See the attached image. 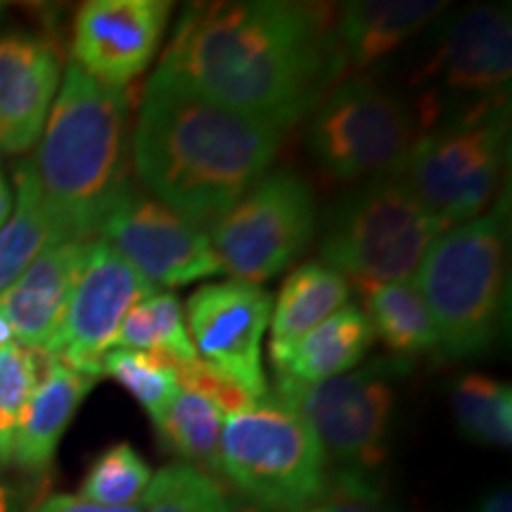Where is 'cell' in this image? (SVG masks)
Returning <instances> with one entry per match:
<instances>
[{
	"mask_svg": "<svg viewBox=\"0 0 512 512\" xmlns=\"http://www.w3.org/2000/svg\"><path fill=\"white\" fill-rule=\"evenodd\" d=\"M332 19L325 5L280 0L188 5L159 72L283 131L344 76Z\"/></svg>",
	"mask_w": 512,
	"mask_h": 512,
	"instance_id": "1",
	"label": "cell"
},
{
	"mask_svg": "<svg viewBox=\"0 0 512 512\" xmlns=\"http://www.w3.org/2000/svg\"><path fill=\"white\" fill-rule=\"evenodd\" d=\"M278 145L280 128L157 69L131 128V164L159 202L209 230L268 174Z\"/></svg>",
	"mask_w": 512,
	"mask_h": 512,
	"instance_id": "2",
	"label": "cell"
},
{
	"mask_svg": "<svg viewBox=\"0 0 512 512\" xmlns=\"http://www.w3.org/2000/svg\"><path fill=\"white\" fill-rule=\"evenodd\" d=\"M131 93L95 81L72 62L29 159L67 242H93L133 188Z\"/></svg>",
	"mask_w": 512,
	"mask_h": 512,
	"instance_id": "3",
	"label": "cell"
},
{
	"mask_svg": "<svg viewBox=\"0 0 512 512\" xmlns=\"http://www.w3.org/2000/svg\"><path fill=\"white\" fill-rule=\"evenodd\" d=\"M508 197L477 219L441 233L413 275L448 358L479 356L494 344L505 299Z\"/></svg>",
	"mask_w": 512,
	"mask_h": 512,
	"instance_id": "4",
	"label": "cell"
},
{
	"mask_svg": "<svg viewBox=\"0 0 512 512\" xmlns=\"http://www.w3.org/2000/svg\"><path fill=\"white\" fill-rule=\"evenodd\" d=\"M441 233L444 226L399 178H373L330 211L320 256L366 297L375 287L408 283Z\"/></svg>",
	"mask_w": 512,
	"mask_h": 512,
	"instance_id": "5",
	"label": "cell"
},
{
	"mask_svg": "<svg viewBox=\"0 0 512 512\" xmlns=\"http://www.w3.org/2000/svg\"><path fill=\"white\" fill-rule=\"evenodd\" d=\"M508 128V95L472 102L422 131L396 178L444 230L463 226L484 214L501 183Z\"/></svg>",
	"mask_w": 512,
	"mask_h": 512,
	"instance_id": "6",
	"label": "cell"
},
{
	"mask_svg": "<svg viewBox=\"0 0 512 512\" xmlns=\"http://www.w3.org/2000/svg\"><path fill=\"white\" fill-rule=\"evenodd\" d=\"M408 370L401 358H375L320 382L278 377L275 396L306 422L328 460L330 475L373 482L389 458L396 389Z\"/></svg>",
	"mask_w": 512,
	"mask_h": 512,
	"instance_id": "7",
	"label": "cell"
},
{
	"mask_svg": "<svg viewBox=\"0 0 512 512\" xmlns=\"http://www.w3.org/2000/svg\"><path fill=\"white\" fill-rule=\"evenodd\" d=\"M221 475L259 508L304 512L328 486L330 467L306 422L264 399L223 420Z\"/></svg>",
	"mask_w": 512,
	"mask_h": 512,
	"instance_id": "8",
	"label": "cell"
},
{
	"mask_svg": "<svg viewBox=\"0 0 512 512\" xmlns=\"http://www.w3.org/2000/svg\"><path fill=\"white\" fill-rule=\"evenodd\" d=\"M422 131L418 107L366 76H344L313 107L306 140L325 174L373 181L401 174Z\"/></svg>",
	"mask_w": 512,
	"mask_h": 512,
	"instance_id": "9",
	"label": "cell"
},
{
	"mask_svg": "<svg viewBox=\"0 0 512 512\" xmlns=\"http://www.w3.org/2000/svg\"><path fill=\"white\" fill-rule=\"evenodd\" d=\"M313 228V190L290 171H275L211 223L207 235L223 273L259 285L287 271L306 252Z\"/></svg>",
	"mask_w": 512,
	"mask_h": 512,
	"instance_id": "10",
	"label": "cell"
},
{
	"mask_svg": "<svg viewBox=\"0 0 512 512\" xmlns=\"http://www.w3.org/2000/svg\"><path fill=\"white\" fill-rule=\"evenodd\" d=\"M159 292L105 242L93 240L86 268L69 299L60 328L43 354L98 380L102 356L117 342L126 313Z\"/></svg>",
	"mask_w": 512,
	"mask_h": 512,
	"instance_id": "11",
	"label": "cell"
},
{
	"mask_svg": "<svg viewBox=\"0 0 512 512\" xmlns=\"http://www.w3.org/2000/svg\"><path fill=\"white\" fill-rule=\"evenodd\" d=\"M98 238L155 287L188 285L221 273L207 230L136 188L107 216Z\"/></svg>",
	"mask_w": 512,
	"mask_h": 512,
	"instance_id": "12",
	"label": "cell"
},
{
	"mask_svg": "<svg viewBox=\"0 0 512 512\" xmlns=\"http://www.w3.org/2000/svg\"><path fill=\"white\" fill-rule=\"evenodd\" d=\"M271 313V292L242 280L200 287L190 294L183 313L197 358L230 377L254 401L268 399L261 337Z\"/></svg>",
	"mask_w": 512,
	"mask_h": 512,
	"instance_id": "13",
	"label": "cell"
},
{
	"mask_svg": "<svg viewBox=\"0 0 512 512\" xmlns=\"http://www.w3.org/2000/svg\"><path fill=\"white\" fill-rule=\"evenodd\" d=\"M174 3L166 0H91L72 27L74 64L112 88L128 83L155 60Z\"/></svg>",
	"mask_w": 512,
	"mask_h": 512,
	"instance_id": "14",
	"label": "cell"
},
{
	"mask_svg": "<svg viewBox=\"0 0 512 512\" xmlns=\"http://www.w3.org/2000/svg\"><path fill=\"white\" fill-rule=\"evenodd\" d=\"M512 74V22L508 5H477L448 27L425 76L439 91L494 100L508 95Z\"/></svg>",
	"mask_w": 512,
	"mask_h": 512,
	"instance_id": "15",
	"label": "cell"
},
{
	"mask_svg": "<svg viewBox=\"0 0 512 512\" xmlns=\"http://www.w3.org/2000/svg\"><path fill=\"white\" fill-rule=\"evenodd\" d=\"M62 55L46 34H0V152L22 155L41 138L60 91Z\"/></svg>",
	"mask_w": 512,
	"mask_h": 512,
	"instance_id": "16",
	"label": "cell"
},
{
	"mask_svg": "<svg viewBox=\"0 0 512 512\" xmlns=\"http://www.w3.org/2000/svg\"><path fill=\"white\" fill-rule=\"evenodd\" d=\"M91 242H62L38 259L0 294V316L22 347L46 351L60 328L69 299L86 268Z\"/></svg>",
	"mask_w": 512,
	"mask_h": 512,
	"instance_id": "17",
	"label": "cell"
},
{
	"mask_svg": "<svg viewBox=\"0 0 512 512\" xmlns=\"http://www.w3.org/2000/svg\"><path fill=\"white\" fill-rule=\"evenodd\" d=\"M93 382V377L76 373L74 368L64 366L60 358L46 354L43 377L19 420L10 465L27 475L46 472Z\"/></svg>",
	"mask_w": 512,
	"mask_h": 512,
	"instance_id": "18",
	"label": "cell"
},
{
	"mask_svg": "<svg viewBox=\"0 0 512 512\" xmlns=\"http://www.w3.org/2000/svg\"><path fill=\"white\" fill-rule=\"evenodd\" d=\"M446 10L441 0H354L335 24V46L344 74L373 67Z\"/></svg>",
	"mask_w": 512,
	"mask_h": 512,
	"instance_id": "19",
	"label": "cell"
},
{
	"mask_svg": "<svg viewBox=\"0 0 512 512\" xmlns=\"http://www.w3.org/2000/svg\"><path fill=\"white\" fill-rule=\"evenodd\" d=\"M373 342L375 332L366 313L347 304L271 363L278 377L297 382L330 380L358 366Z\"/></svg>",
	"mask_w": 512,
	"mask_h": 512,
	"instance_id": "20",
	"label": "cell"
},
{
	"mask_svg": "<svg viewBox=\"0 0 512 512\" xmlns=\"http://www.w3.org/2000/svg\"><path fill=\"white\" fill-rule=\"evenodd\" d=\"M349 302V285L323 261H309L287 275L271 313V361L283 356L323 320Z\"/></svg>",
	"mask_w": 512,
	"mask_h": 512,
	"instance_id": "21",
	"label": "cell"
},
{
	"mask_svg": "<svg viewBox=\"0 0 512 512\" xmlns=\"http://www.w3.org/2000/svg\"><path fill=\"white\" fill-rule=\"evenodd\" d=\"M17 197L10 219L0 228V294L48 249L67 242L38 188L29 159L17 166Z\"/></svg>",
	"mask_w": 512,
	"mask_h": 512,
	"instance_id": "22",
	"label": "cell"
},
{
	"mask_svg": "<svg viewBox=\"0 0 512 512\" xmlns=\"http://www.w3.org/2000/svg\"><path fill=\"white\" fill-rule=\"evenodd\" d=\"M157 439L178 463L209 477L221 475L223 411L207 396L181 389L171 406L155 420Z\"/></svg>",
	"mask_w": 512,
	"mask_h": 512,
	"instance_id": "23",
	"label": "cell"
},
{
	"mask_svg": "<svg viewBox=\"0 0 512 512\" xmlns=\"http://www.w3.org/2000/svg\"><path fill=\"white\" fill-rule=\"evenodd\" d=\"M363 304L370 328L394 358L408 361L413 356L439 351L437 325L413 283L375 287L363 297Z\"/></svg>",
	"mask_w": 512,
	"mask_h": 512,
	"instance_id": "24",
	"label": "cell"
},
{
	"mask_svg": "<svg viewBox=\"0 0 512 512\" xmlns=\"http://www.w3.org/2000/svg\"><path fill=\"white\" fill-rule=\"evenodd\" d=\"M114 347L150 351L166 358L171 366H183L197 358L185 328L181 302L171 292H155L133 306L121 323Z\"/></svg>",
	"mask_w": 512,
	"mask_h": 512,
	"instance_id": "25",
	"label": "cell"
},
{
	"mask_svg": "<svg viewBox=\"0 0 512 512\" xmlns=\"http://www.w3.org/2000/svg\"><path fill=\"white\" fill-rule=\"evenodd\" d=\"M451 406L460 432L482 446L510 448L512 392L510 384L482 373L460 375L451 389Z\"/></svg>",
	"mask_w": 512,
	"mask_h": 512,
	"instance_id": "26",
	"label": "cell"
},
{
	"mask_svg": "<svg viewBox=\"0 0 512 512\" xmlns=\"http://www.w3.org/2000/svg\"><path fill=\"white\" fill-rule=\"evenodd\" d=\"M100 373L117 380L145 408L152 422L162 415L181 392L176 368L150 351L114 347L102 356Z\"/></svg>",
	"mask_w": 512,
	"mask_h": 512,
	"instance_id": "27",
	"label": "cell"
},
{
	"mask_svg": "<svg viewBox=\"0 0 512 512\" xmlns=\"http://www.w3.org/2000/svg\"><path fill=\"white\" fill-rule=\"evenodd\" d=\"M152 470L128 441H119L100 453L88 467L79 496L105 508H126L143 501Z\"/></svg>",
	"mask_w": 512,
	"mask_h": 512,
	"instance_id": "28",
	"label": "cell"
},
{
	"mask_svg": "<svg viewBox=\"0 0 512 512\" xmlns=\"http://www.w3.org/2000/svg\"><path fill=\"white\" fill-rule=\"evenodd\" d=\"M43 361V351L17 342L0 347V467L12 463L19 420L41 380Z\"/></svg>",
	"mask_w": 512,
	"mask_h": 512,
	"instance_id": "29",
	"label": "cell"
},
{
	"mask_svg": "<svg viewBox=\"0 0 512 512\" xmlns=\"http://www.w3.org/2000/svg\"><path fill=\"white\" fill-rule=\"evenodd\" d=\"M223 486L195 467L171 463L152 475L143 496V512H216Z\"/></svg>",
	"mask_w": 512,
	"mask_h": 512,
	"instance_id": "30",
	"label": "cell"
},
{
	"mask_svg": "<svg viewBox=\"0 0 512 512\" xmlns=\"http://www.w3.org/2000/svg\"><path fill=\"white\" fill-rule=\"evenodd\" d=\"M304 512H401L382 496L373 482L347 475H330L328 486Z\"/></svg>",
	"mask_w": 512,
	"mask_h": 512,
	"instance_id": "31",
	"label": "cell"
},
{
	"mask_svg": "<svg viewBox=\"0 0 512 512\" xmlns=\"http://www.w3.org/2000/svg\"><path fill=\"white\" fill-rule=\"evenodd\" d=\"M178 384L183 389H192V392L207 396L209 401H214L223 413H238L256 403L245 389L238 387L230 377L219 373L216 368H211L209 363L195 358L192 363H183V366H174Z\"/></svg>",
	"mask_w": 512,
	"mask_h": 512,
	"instance_id": "32",
	"label": "cell"
},
{
	"mask_svg": "<svg viewBox=\"0 0 512 512\" xmlns=\"http://www.w3.org/2000/svg\"><path fill=\"white\" fill-rule=\"evenodd\" d=\"M27 512H143V503L126 505V508H105V505L91 503L81 496H50Z\"/></svg>",
	"mask_w": 512,
	"mask_h": 512,
	"instance_id": "33",
	"label": "cell"
},
{
	"mask_svg": "<svg viewBox=\"0 0 512 512\" xmlns=\"http://www.w3.org/2000/svg\"><path fill=\"white\" fill-rule=\"evenodd\" d=\"M472 512H512L510 486H498L491 494H486Z\"/></svg>",
	"mask_w": 512,
	"mask_h": 512,
	"instance_id": "34",
	"label": "cell"
},
{
	"mask_svg": "<svg viewBox=\"0 0 512 512\" xmlns=\"http://www.w3.org/2000/svg\"><path fill=\"white\" fill-rule=\"evenodd\" d=\"M216 512H268V510L259 508V505L247 501V498L235 494V491L223 489L221 501H219V505H216Z\"/></svg>",
	"mask_w": 512,
	"mask_h": 512,
	"instance_id": "35",
	"label": "cell"
},
{
	"mask_svg": "<svg viewBox=\"0 0 512 512\" xmlns=\"http://www.w3.org/2000/svg\"><path fill=\"white\" fill-rule=\"evenodd\" d=\"M3 470L5 467H0V512H24L17 489L5 479Z\"/></svg>",
	"mask_w": 512,
	"mask_h": 512,
	"instance_id": "36",
	"label": "cell"
},
{
	"mask_svg": "<svg viewBox=\"0 0 512 512\" xmlns=\"http://www.w3.org/2000/svg\"><path fill=\"white\" fill-rule=\"evenodd\" d=\"M12 207H15V200H12V192L8 188V183H5L3 174H0V228H3L5 221L10 219Z\"/></svg>",
	"mask_w": 512,
	"mask_h": 512,
	"instance_id": "37",
	"label": "cell"
},
{
	"mask_svg": "<svg viewBox=\"0 0 512 512\" xmlns=\"http://www.w3.org/2000/svg\"><path fill=\"white\" fill-rule=\"evenodd\" d=\"M10 342H15V337H12L10 325L5 323L3 316H0V347H5V344H10Z\"/></svg>",
	"mask_w": 512,
	"mask_h": 512,
	"instance_id": "38",
	"label": "cell"
},
{
	"mask_svg": "<svg viewBox=\"0 0 512 512\" xmlns=\"http://www.w3.org/2000/svg\"><path fill=\"white\" fill-rule=\"evenodd\" d=\"M0 15H3V5H0Z\"/></svg>",
	"mask_w": 512,
	"mask_h": 512,
	"instance_id": "39",
	"label": "cell"
}]
</instances>
